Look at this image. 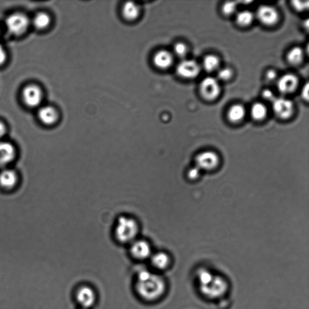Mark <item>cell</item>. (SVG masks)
Returning <instances> with one entry per match:
<instances>
[{
    "mask_svg": "<svg viewBox=\"0 0 309 309\" xmlns=\"http://www.w3.org/2000/svg\"><path fill=\"white\" fill-rule=\"evenodd\" d=\"M135 289L143 300L152 301L162 297L166 285L162 276L149 271L143 270L138 273Z\"/></svg>",
    "mask_w": 309,
    "mask_h": 309,
    "instance_id": "6da1fadb",
    "label": "cell"
},
{
    "mask_svg": "<svg viewBox=\"0 0 309 309\" xmlns=\"http://www.w3.org/2000/svg\"><path fill=\"white\" fill-rule=\"evenodd\" d=\"M139 232V223L134 218L121 217L118 218L115 227V236L119 242L132 243Z\"/></svg>",
    "mask_w": 309,
    "mask_h": 309,
    "instance_id": "7a4b0ae2",
    "label": "cell"
},
{
    "mask_svg": "<svg viewBox=\"0 0 309 309\" xmlns=\"http://www.w3.org/2000/svg\"><path fill=\"white\" fill-rule=\"evenodd\" d=\"M201 293L208 298L222 297L227 293L228 285L227 280L219 275H214L207 283L200 286Z\"/></svg>",
    "mask_w": 309,
    "mask_h": 309,
    "instance_id": "3957f363",
    "label": "cell"
},
{
    "mask_svg": "<svg viewBox=\"0 0 309 309\" xmlns=\"http://www.w3.org/2000/svg\"><path fill=\"white\" fill-rule=\"evenodd\" d=\"M5 24L10 34L19 36L24 35L28 30L30 20L26 14L17 12L7 17Z\"/></svg>",
    "mask_w": 309,
    "mask_h": 309,
    "instance_id": "277c9868",
    "label": "cell"
},
{
    "mask_svg": "<svg viewBox=\"0 0 309 309\" xmlns=\"http://www.w3.org/2000/svg\"><path fill=\"white\" fill-rule=\"evenodd\" d=\"M43 91L38 85L29 84L21 92L22 102L26 107L34 109L38 107L43 100Z\"/></svg>",
    "mask_w": 309,
    "mask_h": 309,
    "instance_id": "5b68a950",
    "label": "cell"
},
{
    "mask_svg": "<svg viewBox=\"0 0 309 309\" xmlns=\"http://www.w3.org/2000/svg\"><path fill=\"white\" fill-rule=\"evenodd\" d=\"M18 152L13 143L0 140V169L8 167L17 157Z\"/></svg>",
    "mask_w": 309,
    "mask_h": 309,
    "instance_id": "8992f818",
    "label": "cell"
},
{
    "mask_svg": "<svg viewBox=\"0 0 309 309\" xmlns=\"http://www.w3.org/2000/svg\"><path fill=\"white\" fill-rule=\"evenodd\" d=\"M19 182V175L16 170L6 167L0 170V188L4 191L16 189Z\"/></svg>",
    "mask_w": 309,
    "mask_h": 309,
    "instance_id": "52a82bcc",
    "label": "cell"
},
{
    "mask_svg": "<svg viewBox=\"0 0 309 309\" xmlns=\"http://www.w3.org/2000/svg\"><path fill=\"white\" fill-rule=\"evenodd\" d=\"M195 163L196 166L200 170H212L218 166L219 157L215 152H202L196 157Z\"/></svg>",
    "mask_w": 309,
    "mask_h": 309,
    "instance_id": "ba28073f",
    "label": "cell"
},
{
    "mask_svg": "<svg viewBox=\"0 0 309 309\" xmlns=\"http://www.w3.org/2000/svg\"><path fill=\"white\" fill-rule=\"evenodd\" d=\"M200 91L205 99L208 100H214L220 94V85L215 78L207 77L200 83Z\"/></svg>",
    "mask_w": 309,
    "mask_h": 309,
    "instance_id": "9c48e42d",
    "label": "cell"
},
{
    "mask_svg": "<svg viewBox=\"0 0 309 309\" xmlns=\"http://www.w3.org/2000/svg\"><path fill=\"white\" fill-rule=\"evenodd\" d=\"M273 108L275 114L283 119L290 118L294 109L292 102L283 97L275 98L273 101Z\"/></svg>",
    "mask_w": 309,
    "mask_h": 309,
    "instance_id": "30bf717a",
    "label": "cell"
},
{
    "mask_svg": "<svg viewBox=\"0 0 309 309\" xmlns=\"http://www.w3.org/2000/svg\"><path fill=\"white\" fill-rule=\"evenodd\" d=\"M176 72L178 76L184 79H193L200 74V67L192 60H184L177 65Z\"/></svg>",
    "mask_w": 309,
    "mask_h": 309,
    "instance_id": "8fae6325",
    "label": "cell"
},
{
    "mask_svg": "<svg viewBox=\"0 0 309 309\" xmlns=\"http://www.w3.org/2000/svg\"><path fill=\"white\" fill-rule=\"evenodd\" d=\"M130 251L133 257L139 260L147 259L152 255L151 246L145 240L134 241L131 243Z\"/></svg>",
    "mask_w": 309,
    "mask_h": 309,
    "instance_id": "7c38bea8",
    "label": "cell"
},
{
    "mask_svg": "<svg viewBox=\"0 0 309 309\" xmlns=\"http://www.w3.org/2000/svg\"><path fill=\"white\" fill-rule=\"evenodd\" d=\"M76 299L82 308L89 309L94 305L96 301V294L92 288L83 286L77 291Z\"/></svg>",
    "mask_w": 309,
    "mask_h": 309,
    "instance_id": "4fadbf2b",
    "label": "cell"
},
{
    "mask_svg": "<svg viewBox=\"0 0 309 309\" xmlns=\"http://www.w3.org/2000/svg\"><path fill=\"white\" fill-rule=\"evenodd\" d=\"M59 112L55 107L46 105L41 108L37 112V118L42 124L51 127L59 120Z\"/></svg>",
    "mask_w": 309,
    "mask_h": 309,
    "instance_id": "5bb4252c",
    "label": "cell"
},
{
    "mask_svg": "<svg viewBox=\"0 0 309 309\" xmlns=\"http://www.w3.org/2000/svg\"><path fill=\"white\" fill-rule=\"evenodd\" d=\"M257 16L259 21L266 26H273L277 23L279 16L277 10L269 6H260Z\"/></svg>",
    "mask_w": 309,
    "mask_h": 309,
    "instance_id": "9a60e30c",
    "label": "cell"
},
{
    "mask_svg": "<svg viewBox=\"0 0 309 309\" xmlns=\"http://www.w3.org/2000/svg\"><path fill=\"white\" fill-rule=\"evenodd\" d=\"M298 85L297 77L292 74H286L280 78L277 82L279 91L284 94H290L295 91Z\"/></svg>",
    "mask_w": 309,
    "mask_h": 309,
    "instance_id": "2e32d148",
    "label": "cell"
},
{
    "mask_svg": "<svg viewBox=\"0 0 309 309\" xmlns=\"http://www.w3.org/2000/svg\"><path fill=\"white\" fill-rule=\"evenodd\" d=\"M173 62V55L167 50H160L155 53L153 57V63L156 67L160 70H166L172 66Z\"/></svg>",
    "mask_w": 309,
    "mask_h": 309,
    "instance_id": "e0dca14e",
    "label": "cell"
},
{
    "mask_svg": "<svg viewBox=\"0 0 309 309\" xmlns=\"http://www.w3.org/2000/svg\"><path fill=\"white\" fill-rule=\"evenodd\" d=\"M122 14L123 17L127 21H135L140 16V7L134 2L127 1L122 7Z\"/></svg>",
    "mask_w": 309,
    "mask_h": 309,
    "instance_id": "ac0fdd59",
    "label": "cell"
},
{
    "mask_svg": "<svg viewBox=\"0 0 309 309\" xmlns=\"http://www.w3.org/2000/svg\"><path fill=\"white\" fill-rule=\"evenodd\" d=\"M150 258L152 266L157 270H165L170 265V259L169 255L162 251L152 254Z\"/></svg>",
    "mask_w": 309,
    "mask_h": 309,
    "instance_id": "d6986e66",
    "label": "cell"
},
{
    "mask_svg": "<svg viewBox=\"0 0 309 309\" xmlns=\"http://www.w3.org/2000/svg\"><path fill=\"white\" fill-rule=\"evenodd\" d=\"M51 17L46 12H41L35 15L33 19V24L37 30L43 31L50 26Z\"/></svg>",
    "mask_w": 309,
    "mask_h": 309,
    "instance_id": "ffe728a7",
    "label": "cell"
},
{
    "mask_svg": "<svg viewBox=\"0 0 309 309\" xmlns=\"http://www.w3.org/2000/svg\"><path fill=\"white\" fill-rule=\"evenodd\" d=\"M246 110L241 105H235L231 107L228 112V117L231 122L236 123L241 121L245 117Z\"/></svg>",
    "mask_w": 309,
    "mask_h": 309,
    "instance_id": "44dd1931",
    "label": "cell"
},
{
    "mask_svg": "<svg viewBox=\"0 0 309 309\" xmlns=\"http://www.w3.org/2000/svg\"><path fill=\"white\" fill-rule=\"evenodd\" d=\"M304 57V53L301 48L298 47H293L289 52L287 55V59L289 62L292 65H298L302 62Z\"/></svg>",
    "mask_w": 309,
    "mask_h": 309,
    "instance_id": "7402d4cb",
    "label": "cell"
},
{
    "mask_svg": "<svg viewBox=\"0 0 309 309\" xmlns=\"http://www.w3.org/2000/svg\"><path fill=\"white\" fill-rule=\"evenodd\" d=\"M220 61L217 56L210 55L205 57L203 61V67L206 71L212 72L217 70L219 66Z\"/></svg>",
    "mask_w": 309,
    "mask_h": 309,
    "instance_id": "603a6c76",
    "label": "cell"
},
{
    "mask_svg": "<svg viewBox=\"0 0 309 309\" xmlns=\"http://www.w3.org/2000/svg\"><path fill=\"white\" fill-rule=\"evenodd\" d=\"M251 115L255 120H262L265 119L267 115L266 107L260 103H256L253 105L251 109Z\"/></svg>",
    "mask_w": 309,
    "mask_h": 309,
    "instance_id": "cb8c5ba5",
    "label": "cell"
},
{
    "mask_svg": "<svg viewBox=\"0 0 309 309\" xmlns=\"http://www.w3.org/2000/svg\"><path fill=\"white\" fill-rule=\"evenodd\" d=\"M254 20V15L249 11H243L239 12L236 17V21L241 26H247L252 23Z\"/></svg>",
    "mask_w": 309,
    "mask_h": 309,
    "instance_id": "d4e9b609",
    "label": "cell"
},
{
    "mask_svg": "<svg viewBox=\"0 0 309 309\" xmlns=\"http://www.w3.org/2000/svg\"><path fill=\"white\" fill-rule=\"evenodd\" d=\"M175 54L177 56L182 57L185 56L187 54V46L184 43L182 42H178L174 46V49H173Z\"/></svg>",
    "mask_w": 309,
    "mask_h": 309,
    "instance_id": "484cf974",
    "label": "cell"
},
{
    "mask_svg": "<svg viewBox=\"0 0 309 309\" xmlns=\"http://www.w3.org/2000/svg\"><path fill=\"white\" fill-rule=\"evenodd\" d=\"M236 7H237V4H236L235 2H226L222 6L223 13L226 16H230L236 11Z\"/></svg>",
    "mask_w": 309,
    "mask_h": 309,
    "instance_id": "4316f807",
    "label": "cell"
},
{
    "mask_svg": "<svg viewBox=\"0 0 309 309\" xmlns=\"http://www.w3.org/2000/svg\"><path fill=\"white\" fill-rule=\"evenodd\" d=\"M233 76L232 70L229 68H223L218 73V79L222 80H228Z\"/></svg>",
    "mask_w": 309,
    "mask_h": 309,
    "instance_id": "83f0119b",
    "label": "cell"
},
{
    "mask_svg": "<svg viewBox=\"0 0 309 309\" xmlns=\"http://www.w3.org/2000/svg\"><path fill=\"white\" fill-rule=\"evenodd\" d=\"M293 6L296 10L299 11H302L308 8V1H294L292 2Z\"/></svg>",
    "mask_w": 309,
    "mask_h": 309,
    "instance_id": "f1b7e54d",
    "label": "cell"
},
{
    "mask_svg": "<svg viewBox=\"0 0 309 309\" xmlns=\"http://www.w3.org/2000/svg\"><path fill=\"white\" fill-rule=\"evenodd\" d=\"M200 171L199 168H198L196 165L195 167L191 168L188 172V178L192 180L197 179L200 177Z\"/></svg>",
    "mask_w": 309,
    "mask_h": 309,
    "instance_id": "f546056e",
    "label": "cell"
},
{
    "mask_svg": "<svg viewBox=\"0 0 309 309\" xmlns=\"http://www.w3.org/2000/svg\"><path fill=\"white\" fill-rule=\"evenodd\" d=\"M7 60V54L2 45L0 43V66L3 65Z\"/></svg>",
    "mask_w": 309,
    "mask_h": 309,
    "instance_id": "4dcf8cb0",
    "label": "cell"
},
{
    "mask_svg": "<svg viewBox=\"0 0 309 309\" xmlns=\"http://www.w3.org/2000/svg\"><path fill=\"white\" fill-rule=\"evenodd\" d=\"M263 97L264 99L268 100H271L273 101L275 99L274 95L273 93L271 91V90H266L263 92Z\"/></svg>",
    "mask_w": 309,
    "mask_h": 309,
    "instance_id": "1f68e13d",
    "label": "cell"
},
{
    "mask_svg": "<svg viewBox=\"0 0 309 309\" xmlns=\"http://www.w3.org/2000/svg\"><path fill=\"white\" fill-rule=\"evenodd\" d=\"M6 125L3 122L0 121V140L2 139L7 133Z\"/></svg>",
    "mask_w": 309,
    "mask_h": 309,
    "instance_id": "d6a6232c",
    "label": "cell"
},
{
    "mask_svg": "<svg viewBox=\"0 0 309 309\" xmlns=\"http://www.w3.org/2000/svg\"><path fill=\"white\" fill-rule=\"evenodd\" d=\"M277 77V73L273 70H270L266 73V78L270 81L275 80V78Z\"/></svg>",
    "mask_w": 309,
    "mask_h": 309,
    "instance_id": "836d02e7",
    "label": "cell"
},
{
    "mask_svg": "<svg viewBox=\"0 0 309 309\" xmlns=\"http://www.w3.org/2000/svg\"><path fill=\"white\" fill-rule=\"evenodd\" d=\"M309 84H306L305 86L303 88L302 92H301L303 99H305L306 100H308L309 99Z\"/></svg>",
    "mask_w": 309,
    "mask_h": 309,
    "instance_id": "e575fe53",
    "label": "cell"
},
{
    "mask_svg": "<svg viewBox=\"0 0 309 309\" xmlns=\"http://www.w3.org/2000/svg\"><path fill=\"white\" fill-rule=\"evenodd\" d=\"M81 309H87L82 308Z\"/></svg>",
    "mask_w": 309,
    "mask_h": 309,
    "instance_id": "d590c367",
    "label": "cell"
},
{
    "mask_svg": "<svg viewBox=\"0 0 309 309\" xmlns=\"http://www.w3.org/2000/svg\"><path fill=\"white\" fill-rule=\"evenodd\" d=\"M0 33H1V30H0Z\"/></svg>",
    "mask_w": 309,
    "mask_h": 309,
    "instance_id": "8d00e7d4",
    "label": "cell"
}]
</instances>
